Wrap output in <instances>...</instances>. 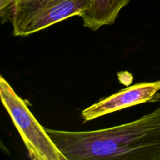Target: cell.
<instances>
[{
	"mask_svg": "<svg viewBox=\"0 0 160 160\" xmlns=\"http://www.w3.org/2000/svg\"><path fill=\"white\" fill-rule=\"evenodd\" d=\"M160 101V80L129 86L117 93L99 100L81 112L84 122L95 120L126 108Z\"/></svg>",
	"mask_w": 160,
	"mask_h": 160,
	"instance_id": "4",
	"label": "cell"
},
{
	"mask_svg": "<svg viewBox=\"0 0 160 160\" xmlns=\"http://www.w3.org/2000/svg\"><path fill=\"white\" fill-rule=\"evenodd\" d=\"M45 130L67 160H160V106L138 120L106 129Z\"/></svg>",
	"mask_w": 160,
	"mask_h": 160,
	"instance_id": "1",
	"label": "cell"
},
{
	"mask_svg": "<svg viewBox=\"0 0 160 160\" xmlns=\"http://www.w3.org/2000/svg\"><path fill=\"white\" fill-rule=\"evenodd\" d=\"M0 97L14 126L33 160H67L34 117L24 100L17 95L8 81L0 77Z\"/></svg>",
	"mask_w": 160,
	"mask_h": 160,
	"instance_id": "2",
	"label": "cell"
},
{
	"mask_svg": "<svg viewBox=\"0 0 160 160\" xmlns=\"http://www.w3.org/2000/svg\"><path fill=\"white\" fill-rule=\"evenodd\" d=\"M131 0H92L89 9L81 16L84 26L92 31L114 23L120 10Z\"/></svg>",
	"mask_w": 160,
	"mask_h": 160,
	"instance_id": "5",
	"label": "cell"
},
{
	"mask_svg": "<svg viewBox=\"0 0 160 160\" xmlns=\"http://www.w3.org/2000/svg\"><path fill=\"white\" fill-rule=\"evenodd\" d=\"M92 0H16L12 9V34L27 37L72 17H81Z\"/></svg>",
	"mask_w": 160,
	"mask_h": 160,
	"instance_id": "3",
	"label": "cell"
},
{
	"mask_svg": "<svg viewBox=\"0 0 160 160\" xmlns=\"http://www.w3.org/2000/svg\"><path fill=\"white\" fill-rule=\"evenodd\" d=\"M16 0H0V16L2 23L8 20L12 16V9Z\"/></svg>",
	"mask_w": 160,
	"mask_h": 160,
	"instance_id": "6",
	"label": "cell"
}]
</instances>
